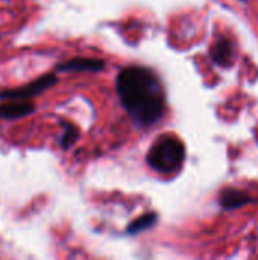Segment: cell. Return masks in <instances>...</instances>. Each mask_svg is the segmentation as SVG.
Masks as SVG:
<instances>
[{"mask_svg":"<svg viewBox=\"0 0 258 260\" xmlns=\"http://www.w3.org/2000/svg\"><path fill=\"white\" fill-rule=\"evenodd\" d=\"M117 94L129 117L138 126L157 123L166 110V94L160 78L146 67H126L116 79Z\"/></svg>","mask_w":258,"mask_h":260,"instance_id":"6da1fadb","label":"cell"},{"mask_svg":"<svg viewBox=\"0 0 258 260\" xmlns=\"http://www.w3.org/2000/svg\"><path fill=\"white\" fill-rule=\"evenodd\" d=\"M186 157V149L181 140L175 137H160L148 152V165L160 174L176 172Z\"/></svg>","mask_w":258,"mask_h":260,"instance_id":"7a4b0ae2","label":"cell"},{"mask_svg":"<svg viewBox=\"0 0 258 260\" xmlns=\"http://www.w3.org/2000/svg\"><path fill=\"white\" fill-rule=\"evenodd\" d=\"M56 82H58L56 75L55 73H47V75H43L38 79L32 81L27 85L0 91V101H27V99H30L33 96H38L43 91L52 88Z\"/></svg>","mask_w":258,"mask_h":260,"instance_id":"3957f363","label":"cell"},{"mask_svg":"<svg viewBox=\"0 0 258 260\" xmlns=\"http://www.w3.org/2000/svg\"><path fill=\"white\" fill-rule=\"evenodd\" d=\"M35 111V105L27 101H6L0 104V117L6 120L21 119Z\"/></svg>","mask_w":258,"mask_h":260,"instance_id":"277c9868","label":"cell"},{"mask_svg":"<svg viewBox=\"0 0 258 260\" xmlns=\"http://www.w3.org/2000/svg\"><path fill=\"white\" fill-rule=\"evenodd\" d=\"M105 62L99 58H73L58 66L59 72H100Z\"/></svg>","mask_w":258,"mask_h":260,"instance_id":"5b68a950","label":"cell"},{"mask_svg":"<svg viewBox=\"0 0 258 260\" xmlns=\"http://www.w3.org/2000/svg\"><path fill=\"white\" fill-rule=\"evenodd\" d=\"M211 56H213V59H214L217 64H220V66H228V64L233 61V56H234L233 44H231L227 38H220V40L216 41V44L213 46Z\"/></svg>","mask_w":258,"mask_h":260,"instance_id":"8992f818","label":"cell"},{"mask_svg":"<svg viewBox=\"0 0 258 260\" xmlns=\"http://www.w3.org/2000/svg\"><path fill=\"white\" fill-rule=\"evenodd\" d=\"M249 201H251V198L246 193H243L240 190H234V189L224 190V193L220 197V204L227 210H233V209L242 207V206L248 204Z\"/></svg>","mask_w":258,"mask_h":260,"instance_id":"52a82bcc","label":"cell"},{"mask_svg":"<svg viewBox=\"0 0 258 260\" xmlns=\"http://www.w3.org/2000/svg\"><path fill=\"white\" fill-rule=\"evenodd\" d=\"M158 221V215L157 213H144L141 215L140 218H137L135 221H132L128 229H126V233L128 235H138L148 229H152Z\"/></svg>","mask_w":258,"mask_h":260,"instance_id":"ba28073f","label":"cell"},{"mask_svg":"<svg viewBox=\"0 0 258 260\" xmlns=\"http://www.w3.org/2000/svg\"><path fill=\"white\" fill-rule=\"evenodd\" d=\"M64 125H65V126H64V133H62V136H61L59 145H61L62 149H68V148H71V146L76 143V140L79 139V129H78L73 123H68V122H65Z\"/></svg>","mask_w":258,"mask_h":260,"instance_id":"9c48e42d","label":"cell"}]
</instances>
